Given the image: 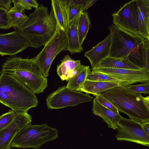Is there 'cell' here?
<instances>
[{
  "label": "cell",
  "mask_w": 149,
  "mask_h": 149,
  "mask_svg": "<svg viewBox=\"0 0 149 149\" xmlns=\"http://www.w3.org/2000/svg\"><path fill=\"white\" fill-rule=\"evenodd\" d=\"M28 19L15 31L35 48L45 45L54 35L58 27L52 8L49 12L42 4L28 15Z\"/></svg>",
  "instance_id": "1"
},
{
  "label": "cell",
  "mask_w": 149,
  "mask_h": 149,
  "mask_svg": "<svg viewBox=\"0 0 149 149\" xmlns=\"http://www.w3.org/2000/svg\"><path fill=\"white\" fill-rule=\"evenodd\" d=\"M112 103L119 112L127 114L131 120L140 123L149 121V97H144L119 85L100 95Z\"/></svg>",
  "instance_id": "2"
},
{
  "label": "cell",
  "mask_w": 149,
  "mask_h": 149,
  "mask_svg": "<svg viewBox=\"0 0 149 149\" xmlns=\"http://www.w3.org/2000/svg\"><path fill=\"white\" fill-rule=\"evenodd\" d=\"M1 73L13 77L35 93H42L47 86V79L33 58H8L2 65Z\"/></svg>",
  "instance_id": "3"
},
{
  "label": "cell",
  "mask_w": 149,
  "mask_h": 149,
  "mask_svg": "<svg viewBox=\"0 0 149 149\" xmlns=\"http://www.w3.org/2000/svg\"><path fill=\"white\" fill-rule=\"evenodd\" d=\"M0 102L16 113L27 112L38 104L35 93L14 78L3 73L0 75Z\"/></svg>",
  "instance_id": "4"
},
{
  "label": "cell",
  "mask_w": 149,
  "mask_h": 149,
  "mask_svg": "<svg viewBox=\"0 0 149 149\" xmlns=\"http://www.w3.org/2000/svg\"><path fill=\"white\" fill-rule=\"evenodd\" d=\"M58 137V130L46 124L32 125L29 124L19 131L14 137L10 148L17 147L39 149L45 143Z\"/></svg>",
  "instance_id": "5"
},
{
  "label": "cell",
  "mask_w": 149,
  "mask_h": 149,
  "mask_svg": "<svg viewBox=\"0 0 149 149\" xmlns=\"http://www.w3.org/2000/svg\"><path fill=\"white\" fill-rule=\"evenodd\" d=\"M42 50L33 58L42 75L47 77L51 64L61 52L68 50V43L65 31L58 26L56 33Z\"/></svg>",
  "instance_id": "6"
},
{
  "label": "cell",
  "mask_w": 149,
  "mask_h": 149,
  "mask_svg": "<svg viewBox=\"0 0 149 149\" xmlns=\"http://www.w3.org/2000/svg\"><path fill=\"white\" fill-rule=\"evenodd\" d=\"M111 45L109 57L126 58L130 53L144 42V38L125 32L113 24L109 26Z\"/></svg>",
  "instance_id": "7"
},
{
  "label": "cell",
  "mask_w": 149,
  "mask_h": 149,
  "mask_svg": "<svg viewBox=\"0 0 149 149\" xmlns=\"http://www.w3.org/2000/svg\"><path fill=\"white\" fill-rule=\"evenodd\" d=\"M94 99L89 94L72 90L63 86L48 95L46 100L48 109H58L93 101Z\"/></svg>",
  "instance_id": "8"
},
{
  "label": "cell",
  "mask_w": 149,
  "mask_h": 149,
  "mask_svg": "<svg viewBox=\"0 0 149 149\" xmlns=\"http://www.w3.org/2000/svg\"><path fill=\"white\" fill-rule=\"evenodd\" d=\"M113 24L132 35L141 36L138 21L137 0L127 2L112 14Z\"/></svg>",
  "instance_id": "9"
},
{
  "label": "cell",
  "mask_w": 149,
  "mask_h": 149,
  "mask_svg": "<svg viewBox=\"0 0 149 149\" xmlns=\"http://www.w3.org/2000/svg\"><path fill=\"white\" fill-rule=\"evenodd\" d=\"M117 133L118 141H126L149 146V135L143 130L141 123L122 117L117 123Z\"/></svg>",
  "instance_id": "10"
},
{
  "label": "cell",
  "mask_w": 149,
  "mask_h": 149,
  "mask_svg": "<svg viewBox=\"0 0 149 149\" xmlns=\"http://www.w3.org/2000/svg\"><path fill=\"white\" fill-rule=\"evenodd\" d=\"M92 71L102 73L125 83L128 86L137 82L149 81V72L144 68L139 69L93 68Z\"/></svg>",
  "instance_id": "11"
},
{
  "label": "cell",
  "mask_w": 149,
  "mask_h": 149,
  "mask_svg": "<svg viewBox=\"0 0 149 149\" xmlns=\"http://www.w3.org/2000/svg\"><path fill=\"white\" fill-rule=\"evenodd\" d=\"M32 116L27 112L16 114L12 121L0 130V149H10V145L16 135L32 121Z\"/></svg>",
  "instance_id": "12"
},
{
  "label": "cell",
  "mask_w": 149,
  "mask_h": 149,
  "mask_svg": "<svg viewBox=\"0 0 149 149\" xmlns=\"http://www.w3.org/2000/svg\"><path fill=\"white\" fill-rule=\"evenodd\" d=\"M30 47L28 42L15 31L0 34V55L13 56Z\"/></svg>",
  "instance_id": "13"
},
{
  "label": "cell",
  "mask_w": 149,
  "mask_h": 149,
  "mask_svg": "<svg viewBox=\"0 0 149 149\" xmlns=\"http://www.w3.org/2000/svg\"><path fill=\"white\" fill-rule=\"evenodd\" d=\"M111 37L110 34L90 50L85 52L84 56L89 60L92 68L102 60L109 57L110 52Z\"/></svg>",
  "instance_id": "14"
},
{
  "label": "cell",
  "mask_w": 149,
  "mask_h": 149,
  "mask_svg": "<svg viewBox=\"0 0 149 149\" xmlns=\"http://www.w3.org/2000/svg\"><path fill=\"white\" fill-rule=\"evenodd\" d=\"M82 12L79 13L69 22L65 31L68 43V50L71 54L80 53L83 51L79 42L78 31V22Z\"/></svg>",
  "instance_id": "15"
},
{
  "label": "cell",
  "mask_w": 149,
  "mask_h": 149,
  "mask_svg": "<svg viewBox=\"0 0 149 149\" xmlns=\"http://www.w3.org/2000/svg\"><path fill=\"white\" fill-rule=\"evenodd\" d=\"M93 113L101 117L109 127L116 130L117 123L122 117L120 114H116L101 105L95 98L93 100Z\"/></svg>",
  "instance_id": "16"
},
{
  "label": "cell",
  "mask_w": 149,
  "mask_h": 149,
  "mask_svg": "<svg viewBox=\"0 0 149 149\" xmlns=\"http://www.w3.org/2000/svg\"><path fill=\"white\" fill-rule=\"evenodd\" d=\"M81 66L80 60H74L67 54L57 66V73L62 81H68L76 73Z\"/></svg>",
  "instance_id": "17"
},
{
  "label": "cell",
  "mask_w": 149,
  "mask_h": 149,
  "mask_svg": "<svg viewBox=\"0 0 149 149\" xmlns=\"http://www.w3.org/2000/svg\"><path fill=\"white\" fill-rule=\"evenodd\" d=\"M52 8L58 26L65 32L69 23L67 0H52Z\"/></svg>",
  "instance_id": "18"
},
{
  "label": "cell",
  "mask_w": 149,
  "mask_h": 149,
  "mask_svg": "<svg viewBox=\"0 0 149 149\" xmlns=\"http://www.w3.org/2000/svg\"><path fill=\"white\" fill-rule=\"evenodd\" d=\"M140 35L149 39V0H137Z\"/></svg>",
  "instance_id": "19"
},
{
  "label": "cell",
  "mask_w": 149,
  "mask_h": 149,
  "mask_svg": "<svg viewBox=\"0 0 149 149\" xmlns=\"http://www.w3.org/2000/svg\"><path fill=\"white\" fill-rule=\"evenodd\" d=\"M121 85L118 83L86 80L80 92L91 94L94 96L99 95L102 92L110 88Z\"/></svg>",
  "instance_id": "20"
},
{
  "label": "cell",
  "mask_w": 149,
  "mask_h": 149,
  "mask_svg": "<svg viewBox=\"0 0 149 149\" xmlns=\"http://www.w3.org/2000/svg\"><path fill=\"white\" fill-rule=\"evenodd\" d=\"M14 6L6 14V18L12 27L17 28L28 19L24 13V8L18 3L17 0H12Z\"/></svg>",
  "instance_id": "21"
},
{
  "label": "cell",
  "mask_w": 149,
  "mask_h": 149,
  "mask_svg": "<svg viewBox=\"0 0 149 149\" xmlns=\"http://www.w3.org/2000/svg\"><path fill=\"white\" fill-rule=\"evenodd\" d=\"M94 68H106L130 69H141L132 63L126 58H116L109 56L102 60Z\"/></svg>",
  "instance_id": "22"
},
{
  "label": "cell",
  "mask_w": 149,
  "mask_h": 149,
  "mask_svg": "<svg viewBox=\"0 0 149 149\" xmlns=\"http://www.w3.org/2000/svg\"><path fill=\"white\" fill-rule=\"evenodd\" d=\"M89 66L81 65L76 73L68 80L66 87L73 90L80 92L86 80Z\"/></svg>",
  "instance_id": "23"
},
{
  "label": "cell",
  "mask_w": 149,
  "mask_h": 149,
  "mask_svg": "<svg viewBox=\"0 0 149 149\" xmlns=\"http://www.w3.org/2000/svg\"><path fill=\"white\" fill-rule=\"evenodd\" d=\"M97 0H67L69 22L77 15L91 7Z\"/></svg>",
  "instance_id": "24"
},
{
  "label": "cell",
  "mask_w": 149,
  "mask_h": 149,
  "mask_svg": "<svg viewBox=\"0 0 149 149\" xmlns=\"http://www.w3.org/2000/svg\"><path fill=\"white\" fill-rule=\"evenodd\" d=\"M126 59L139 68H144L146 61L144 41L132 50L127 56Z\"/></svg>",
  "instance_id": "25"
},
{
  "label": "cell",
  "mask_w": 149,
  "mask_h": 149,
  "mask_svg": "<svg viewBox=\"0 0 149 149\" xmlns=\"http://www.w3.org/2000/svg\"><path fill=\"white\" fill-rule=\"evenodd\" d=\"M90 20L87 12L84 11L79 17L78 25L79 40L82 46L91 26Z\"/></svg>",
  "instance_id": "26"
},
{
  "label": "cell",
  "mask_w": 149,
  "mask_h": 149,
  "mask_svg": "<svg viewBox=\"0 0 149 149\" xmlns=\"http://www.w3.org/2000/svg\"><path fill=\"white\" fill-rule=\"evenodd\" d=\"M86 80L92 81H102L116 82L119 83L121 86L127 87L128 86L122 81L109 75L93 71L89 68Z\"/></svg>",
  "instance_id": "27"
},
{
  "label": "cell",
  "mask_w": 149,
  "mask_h": 149,
  "mask_svg": "<svg viewBox=\"0 0 149 149\" xmlns=\"http://www.w3.org/2000/svg\"><path fill=\"white\" fill-rule=\"evenodd\" d=\"M16 114L13 110H11L0 115V130L6 127L12 121Z\"/></svg>",
  "instance_id": "28"
},
{
  "label": "cell",
  "mask_w": 149,
  "mask_h": 149,
  "mask_svg": "<svg viewBox=\"0 0 149 149\" xmlns=\"http://www.w3.org/2000/svg\"><path fill=\"white\" fill-rule=\"evenodd\" d=\"M127 87L130 91L137 93H149V81L136 85L131 84Z\"/></svg>",
  "instance_id": "29"
},
{
  "label": "cell",
  "mask_w": 149,
  "mask_h": 149,
  "mask_svg": "<svg viewBox=\"0 0 149 149\" xmlns=\"http://www.w3.org/2000/svg\"><path fill=\"white\" fill-rule=\"evenodd\" d=\"M95 98L102 105L116 113L119 114L117 108L111 102L102 96L99 95L96 96Z\"/></svg>",
  "instance_id": "30"
},
{
  "label": "cell",
  "mask_w": 149,
  "mask_h": 149,
  "mask_svg": "<svg viewBox=\"0 0 149 149\" xmlns=\"http://www.w3.org/2000/svg\"><path fill=\"white\" fill-rule=\"evenodd\" d=\"M18 3L21 5L25 9L31 10L32 8L35 9L38 8L39 5L35 0H17Z\"/></svg>",
  "instance_id": "31"
},
{
  "label": "cell",
  "mask_w": 149,
  "mask_h": 149,
  "mask_svg": "<svg viewBox=\"0 0 149 149\" xmlns=\"http://www.w3.org/2000/svg\"><path fill=\"white\" fill-rule=\"evenodd\" d=\"M7 12L0 8V29H8L12 27L6 18Z\"/></svg>",
  "instance_id": "32"
},
{
  "label": "cell",
  "mask_w": 149,
  "mask_h": 149,
  "mask_svg": "<svg viewBox=\"0 0 149 149\" xmlns=\"http://www.w3.org/2000/svg\"><path fill=\"white\" fill-rule=\"evenodd\" d=\"M144 45L146 59L144 68L149 72V39H144Z\"/></svg>",
  "instance_id": "33"
},
{
  "label": "cell",
  "mask_w": 149,
  "mask_h": 149,
  "mask_svg": "<svg viewBox=\"0 0 149 149\" xmlns=\"http://www.w3.org/2000/svg\"><path fill=\"white\" fill-rule=\"evenodd\" d=\"M12 3V0H0V8L7 13L12 7L11 5Z\"/></svg>",
  "instance_id": "34"
},
{
  "label": "cell",
  "mask_w": 149,
  "mask_h": 149,
  "mask_svg": "<svg viewBox=\"0 0 149 149\" xmlns=\"http://www.w3.org/2000/svg\"><path fill=\"white\" fill-rule=\"evenodd\" d=\"M141 123L144 132L147 134L149 135V121Z\"/></svg>",
  "instance_id": "35"
},
{
  "label": "cell",
  "mask_w": 149,
  "mask_h": 149,
  "mask_svg": "<svg viewBox=\"0 0 149 149\" xmlns=\"http://www.w3.org/2000/svg\"></svg>",
  "instance_id": "36"
}]
</instances>
